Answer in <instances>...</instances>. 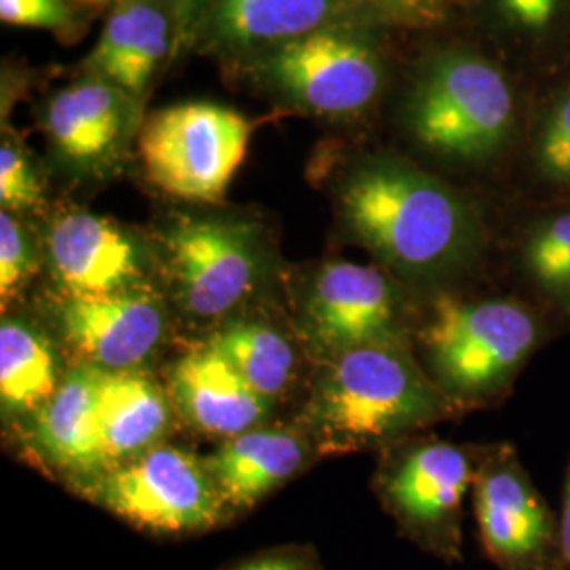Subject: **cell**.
Masks as SVG:
<instances>
[{
  "label": "cell",
  "mask_w": 570,
  "mask_h": 570,
  "mask_svg": "<svg viewBox=\"0 0 570 570\" xmlns=\"http://www.w3.org/2000/svg\"><path fill=\"white\" fill-rule=\"evenodd\" d=\"M452 410L397 341L338 353L317 391L313 419L334 450H385L449 419Z\"/></svg>",
  "instance_id": "1"
},
{
  "label": "cell",
  "mask_w": 570,
  "mask_h": 570,
  "mask_svg": "<svg viewBox=\"0 0 570 570\" xmlns=\"http://www.w3.org/2000/svg\"><path fill=\"white\" fill-rule=\"evenodd\" d=\"M346 225L362 244L406 273H438L468 254V205L421 169L379 161L351 176L341 193Z\"/></svg>",
  "instance_id": "2"
},
{
  "label": "cell",
  "mask_w": 570,
  "mask_h": 570,
  "mask_svg": "<svg viewBox=\"0 0 570 570\" xmlns=\"http://www.w3.org/2000/svg\"><path fill=\"white\" fill-rule=\"evenodd\" d=\"M546 327L520 301L440 296L421 330L431 379L452 406H484L503 397Z\"/></svg>",
  "instance_id": "3"
},
{
  "label": "cell",
  "mask_w": 570,
  "mask_h": 570,
  "mask_svg": "<svg viewBox=\"0 0 570 570\" xmlns=\"http://www.w3.org/2000/svg\"><path fill=\"white\" fill-rule=\"evenodd\" d=\"M252 122L214 102L176 104L144 125L138 150L148 180L169 197L218 204L247 157Z\"/></svg>",
  "instance_id": "4"
},
{
  "label": "cell",
  "mask_w": 570,
  "mask_h": 570,
  "mask_svg": "<svg viewBox=\"0 0 570 570\" xmlns=\"http://www.w3.org/2000/svg\"><path fill=\"white\" fill-rule=\"evenodd\" d=\"M383 452L376 489L389 513L421 548L459 560L463 501L473 487L478 446L412 435Z\"/></svg>",
  "instance_id": "5"
},
{
  "label": "cell",
  "mask_w": 570,
  "mask_h": 570,
  "mask_svg": "<svg viewBox=\"0 0 570 570\" xmlns=\"http://www.w3.org/2000/svg\"><path fill=\"white\" fill-rule=\"evenodd\" d=\"M513 98L505 77L487 60L444 53L429 66L410 106L414 136L431 150L480 159L505 142Z\"/></svg>",
  "instance_id": "6"
},
{
  "label": "cell",
  "mask_w": 570,
  "mask_h": 570,
  "mask_svg": "<svg viewBox=\"0 0 570 570\" xmlns=\"http://www.w3.org/2000/svg\"><path fill=\"white\" fill-rule=\"evenodd\" d=\"M471 503L480 546L497 570H556L560 515L510 442L478 446Z\"/></svg>",
  "instance_id": "7"
},
{
  "label": "cell",
  "mask_w": 570,
  "mask_h": 570,
  "mask_svg": "<svg viewBox=\"0 0 570 570\" xmlns=\"http://www.w3.org/2000/svg\"><path fill=\"white\" fill-rule=\"evenodd\" d=\"M96 501L122 520L157 532L209 529L225 503L205 465L174 446H155L108 471L96 484Z\"/></svg>",
  "instance_id": "8"
},
{
  "label": "cell",
  "mask_w": 570,
  "mask_h": 570,
  "mask_svg": "<svg viewBox=\"0 0 570 570\" xmlns=\"http://www.w3.org/2000/svg\"><path fill=\"white\" fill-rule=\"evenodd\" d=\"M266 77L315 112L351 115L376 98L381 66L357 37L320 28L284 42L266 61Z\"/></svg>",
  "instance_id": "9"
},
{
  "label": "cell",
  "mask_w": 570,
  "mask_h": 570,
  "mask_svg": "<svg viewBox=\"0 0 570 570\" xmlns=\"http://www.w3.org/2000/svg\"><path fill=\"white\" fill-rule=\"evenodd\" d=\"M165 244L180 298L195 317L225 315L256 282V245L244 225L186 218L169 228Z\"/></svg>",
  "instance_id": "10"
},
{
  "label": "cell",
  "mask_w": 570,
  "mask_h": 570,
  "mask_svg": "<svg viewBox=\"0 0 570 570\" xmlns=\"http://www.w3.org/2000/svg\"><path fill=\"white\" fill-rule=\"evenodd\" d=\"M313 336L332 353L402 341L387 277L374 266L336 263L322 268L308 301Z\"/></svg>",
  "instance_id": "11"
},
{
  "label": "cell",
  "mask_w": 570,
  "mask_h": 570,
  "mask_svg": "<svg viewBox=\"0 0 570 570\" xmlns=\"http://www.w3.org/2000/svg\"><path fill=\"white\" fill-rule=\"evenodd\" d=\"M61 327L70 346L91 366L117 372L142 364L165 332L161 303L121 289L102 296H70L61 306Z\"/></svg>",
  "instance_id": "12"
},
{
  "label": "cell",
  "mask_w": 570,
  "mask_h": 570,
  "mask_svg": "<svg viewBox=\"0 0 570 570\" xmlns=\"http://www.w3.org/2000/svg\"><path fill=\"white\" fill-rule=\"evenodd\" d=\"M51 268L70 296L127 289L140 275L136 244L110 220L75 212L58 218L47 237Z\"/></svg>",
  "instance_id": "13"
},
{
  "label": "cell",
  "mask_w": 570,
  "mask_h": 570,
  "mask_svg": "<svg viewBox=\"0 0 570 570\" xmlns=\"http://www.w3.org/2000/svg\"><path fill=\"white\" fill-rule=\"evenodd\" d=\"M169 385L184 419L207 435H239L256 428L268 410V400L212 343L180 357Z\"/></svg>",
  "instance_id": "14"
},
{
  "label": "cell",
  "mask_w": 570,
  "mask_h": 570,
  "mask_svg": "<svg viewBox=\"0 0 570 570\" xmlns=\"http://www.w3.org/2000/svg\"><path fill=\"white\" fill-rule=\"evenodd\" d=\"M100 367H75L39 407L35 442L58 468L82 473L106 468L100 438Z\"/></svg>",
  "instance_id": "15"
},
{
  "label": "cell",
  "mask_w": 570,
  "mask_h": 570,
  "mask_svg": "<svg viewBox=\"0 0 570 570\" xmlns=\"http://www.w3.org/2000/svg\"><path fill=\"white\" fill-rule=\"evenodd\" d=\"M306 461L301 438L282 429H249L226 438L204 465L223 501L249 508L296 475Z\"/></svg>",
  "instance_id": "16"
},
{
  "label": "cell",
  "mask_w": 570,
  "mask_h": 570,
  "mask_svg": "<svg viewBox=\"0 0 570 570\" xmlns=\"http://www.w3.org/2000/svg\"><path fill=\"white\" fill-rule=\"evenodd\" d=\"M127 119L125 91L104 79L77 82L51 100L47 131L53 146L72 164H102L121 142Z\"/></svg>",
  "instance_id": "17"
},
{
  "label": "cell",
  "mask_w": 570,
  "mask_h": 570,
  "mask_svg": "<svg viewBox=\"0 0 570 570\" xmlns=\"http://www.w3.org/2000/svg\"><path fill=\"white\" fill-rule=\"evenodd\" d=\"M169 49V21L148 0H122L106 21L89 66L104 81L138 96Z\"/></svg>",
  "instance_id": "18"
},
{
  "label": "cell",
  "mask_w": 570,
  "mask_h": 570,
  "mask_svg": "<svg viewBox=\"0 0 570 570\" xmlns=\"http://www.w3.org/2000/svg\"><path fill=\"white\" fill-rule=\"evenodd\" d=\"M167 425V400L150 379L131 370H102L100 438L106 465L153 449Z\"/></svg>",
  "instance_id": "19"
},
{
  "label": "cell",
  "mask_w": 570,
  "mask_h": 570,
  "mask_svg": "<svg viewBox=\"0 0 570 570\" xmlns=\"http://www.w3.org/2000/svg\"><path fill=\"white\" fill-rule=\"evenodd\" d=\"M336 0H220L218 30L237 45L287 42L320 30Z\"/></svg>",
  "instance_id": "20"
},
{
  "label": "cell",
  "mask_w": 570,
  "mask_h": 570,
  "mask_svg": "<svg viewBox=\"0 0 570 570\" xmlns=\"http://www.w3.org/2000/svg\"><path fill=\"white\" fill-rule=\"evenodd\" d=\"M51 345L21 322L0 326V397L11 412L39 410L58 391Z\"/></svg>",
  "instance_id": "21"
},
{
  "label": "cell",
  "mask_w": 570,
  "mask_h": 570,
  "mask_svg": "<svg viewBox=\"0 0 570 570\" xmlns=\"http://www.w3.org/2000/svg\"><path fill=\"white\" fill-rule=\"evenodd\" d=\"M209 343L266 400L287 387L294 370V351L277 330L252 322H235Z\"/></svg>",
  "instance_id": "22"
},
{
  "label": "cell",
  "mask_w": 570,
  "mask_h": 570,
  "mask_svg": "<svg viewBox=\"0 0 570 570\" xmlns=\"http://www.w3.org/2000/svg\"><path fill=\"white\" fill-rule=\"evenodd\" d=\"M529 268L553 303L570 313V212L537 228L529 242Z\"/></svg>",
  "instance_id": "23"
},
{
  "label": "cell",
  "mask_w": 570,
  "mask_h": 570,
  "mask_svg": "<svg viewBox=\"0 0 570 570\" xmlns=\"http://www.w3.org/2000/svg\"><path fill=\"white\" fill-rule=\"evenodd\" d=\"M37 268L35 249L18 220L4 209L0 214V296L2 303L16 296Z\"/></svg>",
  "instance_id": "24"
},
{
  "label": "cell",
  "mask_w": 570,
  "mask_h": 570,
  "mask_svg": "<svg viewBox=\"0 0 570 570\" xmlns=\"http://www.w3.org/2000/svg\"><path fill=\"white\" fill-rule=\"evenodd\" d=\"M41 183L20 148H0V202L4 209H26L41 202Z\"/></svg>",
  "instance_id": "25"
},
{
  "label": "cell",
  "mask_w": 570,
  "mask_h": 570,
  "mask_svg": "<svg viewBox=\"0 0 570 570\" xmlns=\"http://www.w3.org/2000/svg\"><path fill=\"white\" fill-rule=\"evenodd\" d=\"M539 161L551 180L570 183V94L556 108L543 131Z\"/></svg>",
  "instance_id": "26"
},
{
  "label": "cell",
  "mask_w": 570,
  "mask_h": 570,
  "mask_svg": "<svg viewBox=\"0 0 570 570\" xmlns=\"http://www.w3.org/2000/svg\"><path fill=\"white\" fill-rule=\"evenodd\" d=\"M0 18L11 26L63 30L70 16L61 0H0Z\"/></svg>",
  "instance_id": "27"
},
{
  "label": "cell",
  "mask_w": 570,
  "mask_h": 570,
  "mask_svg": "<svg viewBox=\"0 0 570 570\" xmlns=\"http://www.w3.org/2000/svg\"><path fill=\"white\" fill-rule=\"evenodd\" d=\"M389 18L406 23H431L442 13V0H357Z\"/></svg>",
  "instance_id": "28"
},
{
  "label": "cell",
  "mask_w": 570,
  "mask_h": 570,
  "mask_svg": "<svg viewBox=\"0 0 570 570\" xmlns=\"http://www.w3.org/2000/svg\"><path fill=\"white\" fill-rule=\"evenodd\" d=\"M511 18L527 28H543L553 16L556 0H503Z\"/></svg>",
  "instance_id": "29"
},
{
  "label": "cell",
  "mask_w": 570,
  "mask_h": 570,
  "mask_svg": "<svg viewBox=\"0 0 570 570\" xmlns=\"http://www.w3.org/2000/svg\"><path fill=\"white\" fill-rule=\"evenodd\" d=\"M558 515H560V551H558L556 570H570V459L564 473Z\"/></svg>",
  "instance_id": "30"
},
{
  "label": "cell",
  "mask_w": 570,
  "mask_h": 570,
  "mask_svg": "<svg viewBox=\"0 0 570 570\" xmlns=\"http://www.w3.org/2000/svg\"><path fill=\"white\" fill-rule=\"evenodd\" d=\"M237 570H313L305 558L294 553H275L252 560Z\"/></svg>",
  "instance_id": "31"
},
{
  "label": "cell",
  "mask_w": 570,
  "mask_h": 570,
  "mask_svg": "<svg viewBox=\"0 0 570 570\" xmlns=\"http://www.w3.org/2000/svg\"><path fill=\"white\" fill-rule=\"evenodd\" d=\"M184 4H188V9H199V7H204L205 2H209V0H183Z\"/></svg>",
  "instance_id": "32"
},
{
  "label": "cell",
  "mask_w": 570,
  "mask_h": 570,
  "mask_svg": "<svg viewBox=\"0 0 570 570\" xmlns=\"http://www.w3.org/2000/svg\"><path fill=\"white\" fill-rule=\"evenodd\" d=\"M81 2H87V4H102V2H108V0H81Z\"/></svg>",
  "instance_id": "33"
}]
</instances>
